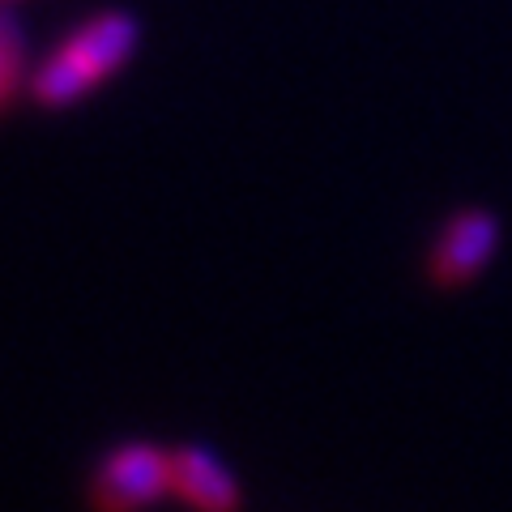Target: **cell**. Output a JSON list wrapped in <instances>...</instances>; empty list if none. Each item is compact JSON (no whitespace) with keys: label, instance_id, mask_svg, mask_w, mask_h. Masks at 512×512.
Masks as SVG:
<instances>
[{"label":"cell","instance_id":"cell-1","mask_svg":"<svg viewBox=\"0 0 512 512\" xmlns=\"http://www.w3.org/2000/svg\"><path fill=\"white\" fill-rule=\"evenodd\" d=\"M137 52V22L128 13H99L77 26L35 73V99L47 107H69L86 90L107 82Z\"/></svg>","mask_w":512,"mask_h":512},{"label":"cell","instance_id":"cell-2","mask_svg":"<svg viewBox=\"0 0 512 512\" xmlns=\"http://www.w3.org/2000/svg\"><path fill=\"white\" fill-rule=\"evenodd\" d=\"M171 491V453L154 444H124L107 457L94 483L99 512H137Z\"/></svg>","mask_w":512,"mask_h":512},{"label":"cell","instance_id":"cell-3","mask_svg":"<svg viewBox=\"0 0 512 512\" xmlns=\"http://www.w3.org/2000/svg\"><path fill=\"white\" fill-rule=\"evenodd\" d=\"M500 248V222L491 210H461L448 218L436 248H431V278L440 286H461L483 274L487 261Z\"/></svg>","mask_w":512,"mask_h":512},{"label":"cell","instance_id":"cell-4","mask_svg":"<svg viewBox=\"0 0 512 512\" xmlns=\"http://www.w3.org/2000/svg\"><path fill=\"white\" fill-rule=\"evenodd\" d=\"M171 491L197 512H235L239 487L231 470L210 453V448H175L171 453Z\"/></svg>","mask_w":512,"mask_h":512},{"label":"cell","instance_id":"cell-5","mask_svg":"<svg viewBox=\"0 0 512 512\" xmlns=\"http://www.w3.org/2000/svg\"><path fill=\"white\" fill-rule=\"evenodd\" d=\"M22 69H26V39H22V26L0 9V107L13 99V90L22 82Z\"/></svg>","mask_w":512,"mask_h":512}]
</instances>
